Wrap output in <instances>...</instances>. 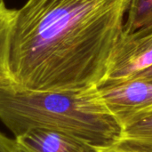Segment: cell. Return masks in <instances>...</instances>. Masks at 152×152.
Returning <instances> with one entry per match:
<instances>
[{"label":"cell","instance_id":"cell-1","mask_svg":"<svg viewBox=\"0 0 152 152\" xmlns=\"http://www.w3.org/2000/svg\"><path fill=\"white\" fill-rule=\"evenodd\" d=\"M129 0H28L12 21L7 65L12 85L76 91L105 78L123 32Z\"/></svg>","mask_w":152,"mask_h":152},{"label":"cell","instance_id":"cell-2","mask_svg":"<svg viewBox=\"0 0 152 152\" xmlns=\"http://www.w3.org/2000/svg\"><path fill=\"white\" fill-rule=\"evenodd\" d=\"M96 87L42 92L0 87V121L14 137L45 129L72 136L97 151L109 148L122 128L97 100Z\"/></svg>","mask_w":152,"mask_h":152},{"label":"cell","instance_id":"cell-3","mask_svg":"<svg viewBox=\"0 0 152 152\" xmlns=\"http://www.w3.org/2000/svg\"><path fill=\"white\" fill-rule=\"evenodd\" d=\"M96 97L121 128L152 115V81L132 79L100 86Z\"/></svg>","mask_w":152,"mask_h":152},{"label":"cell","instance_id":"cell-4","mask_svg":"<svg viewBox=\"0 0 152 152\" xmlns=\"http://www.w3.org/2000/svg\"><path fill=\"white\" fill-rule=\"evenodd\" d=\"M152 66V24L134 33L122 32L111 56L107 75L98 86L124 82Z\"/></svg>","mask_w":152,"mask_h":152},{"label":"cell","instance_id":"cell-5","mask_svg":"<svg viewBox=\"0 0 152 152\" xmlns=\"http://www.w3.org/2000/svg\"><path fill=\"white\" fill-rule=\"evenodd\" d=\"M13 140L16 152H98L72 136L45 129L29 130Z\"/></svg>","mask_w":152,"mask_h":152},{"label":"cell","instance_id":"cell-6","mask_svg":"<svg viewBox=\"0 0 152 152\" xmlns=\"http://www.w3.org/2000/svg\"><path fill=\"white\" fill-rule=\"evenodd\" d=\"M97 151L152 152V115L122 128L111 146Z\"/></svg>","mask_w":152,"mask_h":152},{"label":"cell","instance_id":"cell-7","mask_svg":"<svg viewBox=\"0 0 152 152\" xmlns=\"http://www.w3.org/2000/svg\"><path fill=\"white\" fill-rule=\"evenodd\" d=\"M123 33L131 34L152 24V0H129Z\"/></svg>","mask_w":152,"mask_h":152},{"label":"cell","instance_id":"cell-8","mask_svg":"<svg viewBox=\"0 0 152 152\" xmlns=\"http://www.w3.org/2000/svg\"><path fill=\"white\" fill-rule=\"evenodd\" d=\"M15 10L0 9V87L12 86L7 65L8 37Z\"/></svg>","mask_w":152,"mask_h":152},{"label":"cell","instance_id":"cell-9","mask_svg":"<svg viewBox=\"0 0 152 152\" xmlns=\"http://www.w3.org/2000/svg\"><path fill=\"white\" fill-rule=\"evenodd\" d=\"M0 152H16L14 140L10 139L0 132Z\"/></svg>","mask_w":152,"mask_h":152},{"label":"cell","instance_id":"cell-10","mask_svg":"<svg viewBox=\"0 0 152 152\" xmlns=\"http://www.w3.org/2000/svg\"><path fill=\"white\" fill-rule=\"evenodd\" d=\"M132 79H140V80H147V81H152V66L150 68L139 72L138 74L134 75L132 78H130L129 80ZM127 81V80H126Z\"/></svg>","mask_w":152,"mask_h":152},{"label":"cell","instance_id":"cell-11","mask_svg":"<svg viewBox=\"0 0 152 152\" xmlns=\"http://www.w3.org/2000/svg\"><path fill=\"white\" fill-rule=\"evenodd\" d=\"M5 6V4H4V0H0V9L4 8Z\"/></svg>","mask_w":152,"mask_h":152}]
</instances>
